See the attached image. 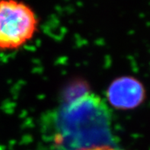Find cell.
Returning <instances> with one entry per match:
<instances>
[{"instance_id":"obj_1","label":"cell","mask_w":150,"mask_h":150,"mask_svg":"<svg viewBox=\"0 0 150 150\" xmlns=\"http://www.w3.org/2000/svg\"><path fill=\"white\" fill-rule=\"evenodd\" d=\"M35 11L19 0H0V50H15L32 40L38 31Z\"/></svg>"},{"instance_id":"obj_2","label":"cell","mask_w":150,"mask_h":150,"mask_svg":"<svg viewBox=\"0 0 150 150\" xmlns=\"http://www.w3.org/2000/svg\"><path fill=\"white\" fill-rule=\"evenodd\" d=\"M107 97L113 107L129 110L139 107L146 99L143 83L132 76H122L113 81L108 89Z\"/></svg>"},{"instance_id":"obj_3","label":"cell","mask_w":150,"mask_h":150,"mask_svg":"<svg viewBox=\"0 0 150 150\" xmlns=\"http://www.w3.org/2000/svg\"><path fill=\"white\" fill-rule=\"evenodd\" d=\"M77 150H122L117 149L115 147L108 144H99L90 146L84 147V148L79 149Z\"/></svg>"}]
</instances>
